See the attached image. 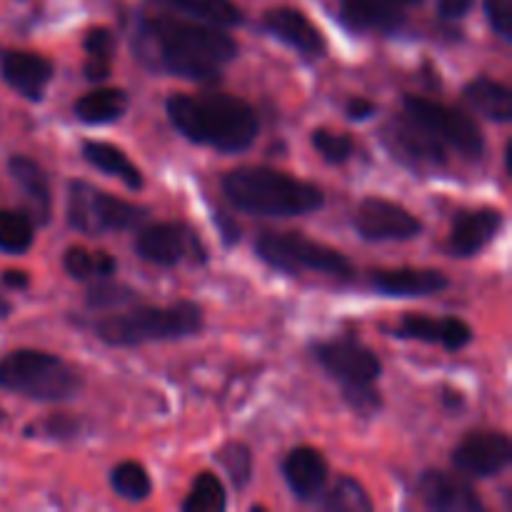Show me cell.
Returning a JSON list of instances; mask_svg holds the SVG:
<instances>
[{
    "label": "cell",
    "instance_id": "6da1fadb",
    "mask_svg": "<svg viewBox=\"0 0 512 512\" xmlns=\"http://www.w3.org/2000/svg\"><path fill=\"white\" fill-rule=\"evenodd\" d=\"M133 50L145 68L195 83H218L223 68L238 55V43L220 25L178 15H140Z\"/></svg>",
    "mask_w": 512,
    "mask_h": 512
},
{
    "label": "cell",
    "instance_id": "7a4b0ae2",
    "mask_svg": "<svg viewBox=\"0 0 512 512\" xmlns=\"http://www.w3.org/2000/svg\"><path fill=\"white\" fill-rule=\"evenodd\" d=\"M168 120L190 143L220 153H240L258 138L260 120L253 105L225 93L173 95L165 105Z\"/></svg>",
    "mask_w": 512,
    "mask_h": 512
},
{
    "label": "cell",
    "instance_id": "3957f363",
    "mask_svg": "<svg viewBox=\"0 0 512 512\" xmlns=\"http://www.w3.org/2000/svg\"><path fill=\"white\" fill-rule=\"evenodd\" d=\"M223 193L243 213L265 218H298L318 213L325 205L318 185L265 165L230 170L223 178Z\"/></svg>",
    "mask_w": 512,
    "mask_h": 512
},
{
    "label": "cell",
    "instance_id": "277c9868",
    "mask_svg": "<svg viewBox=\"0 0 512 512\" xmlns=\"http://www.w3.org/2000/svg\"><path fill=\"white\" fill-rule=\"evenodd\" d=\"M200 328H203V310L190 300L173 305H138L125 313L105 315L93 323V333L113 348L190 338Z\"/></svg>",
    "mask_w": 512,
    "mask_h": 512
},
{
    "label": "cell",
    "instance_id": "5b68a950",
    "mask_svg": "<svg viewBox=\"0 0 512 512\" xmlns=\"http://www.w3.org/2000/svg\"><path fill=\"white\" fill-rule=\"evenodd\" d=\"M83 385L78 370L43 350H13L0 358V388L40 403L73 398Z\"/></svg>",
    "mask_w": 512,
    "mask_h": 512
},
{
    "label": "cell",
    "instance_id": "8992f818",
    "mask_svg": "<svg viewBox=\"0 0 512 512\" xmlns=\"http://www.w3.org/2000/svg\"><path fill=\"white\" fill-rule=\"evenodd\" d=\"M313 355L328 370L330 378L338 380L350 408L358 413H373L380 408L383 400L375 390V383L383 373V365L368 345L353 335H343V338L315 343Z\"/></svg>",
    "mask_w": 512,
    "mask_h": 512
},
{
    "label": "cell",
    "instance_id": "52a82bcc",
    "mask_svg": "<svg viewBox=\"0 0 512 512\" xmlns=\"http://www.w3.org/2000/svg\"><path fill=\"white\" fill-rule=\"evenodd\" d=\"M260 260L280 273L298 275L303 270L310 273L333 275V278H350L353 275V263L345 258L340 250L330 245L318 243V240L305 238L303 233H263L255 240Z\"/></svg>",
    "mask_w": 512,
    "mask_h": 512
},
{
    "label": "cell",
    "instance_id": "ba28073f",
    "mask_svg": "<svg viewBox=\"0 0 512 512\" xmlns=\"http://www.w3.org/2000/svg\"><path fill=\"white\" fill-rule=\"evenodd\" d=\"M148 220V210L140 205L108 195L105 190L85 183V180H70L68 183V223L78 233L103 235L115 230L138 228Z\"/></svg>",
    "mask_w": 512,
    "mask_h": 512
},
{
    "label": "cell",
    "instance_id": "9c48e42d",
    "mask_svg": "<svg viewBox=\"0 0 512 512\" xmlns=\"http://www.w3.org/2000/svg\"><path fill=\"white\" fill-rule=\"evenodd\" d=\"M403 113L418 120L420 125L430 130L438 140H443L445 148L458 150L460 155L470 160H480L485 153V138L480 133L478 123L463 113L460 108L438 103V100L420 98V95H405Z\"/></svg>",
    "mask_w": 512,
    "mask_h": 512
},
{
    "label": "cell",
    "instance_id": "30bf717a",
    "mask_svg": "<svg viewBox=\"0 0 512 512\" xmlns=\"http://www.w3.org/2000/svg\"><path fill=\"white\" fill-rule=\"evenodd\" d=\"M385 148L410 170H433L448 163V148L410 115H398L380 130Z\"/></svg>",
    "mask_w": 512,
    "mask_h": 512
},
{
    "label": "cell",
    "instance_id": "8fae6325",
    "mask_svg": "<svg viewBox=\"0 0 512 512\" xmlns=\"http://www.w3.org/2000/svg\"><path fill=\"white\" fill-rule=\"evenodd\" d=\"M135 253L153 265L173 268L183 260H205L200 235L185 223H150L135 238Z\"/></svg>",
    "mask_w": 512,
    "mask_h": 512
},
{
    "label": "cell",
    "instance_id": "7c38bea8",
    "mask_svg": "<svg viewBox=\"0 0 512 512\" xmlns=\"http://www.w3.org/2000/svg\"><path fill=\"white\" fill-rule=\"evenodd\" d=\"M360 238L385 243V240H410L423 233V223L403 205L388 198H365L353 215Z\"/></svg>",
    "mask_w": 512,
    "mask_h": 512
},
{
    "label": "cell",
    "instance_id": "4fadbf2b",
    "mask_svg": "<svg viewBox=\"0 0 512 512\" xmlns=\"http://www.w3.org/2000/svg\"><path fill=\"white\" fill-rule=\"evenodd\" d=\"M512 460V443L498 430H478L460 440L453 450V465L470 478H493Z\"/></svg>",
    "mask_w": 512,
    "mask_h": 512
},
{
    "label": "cell",
    "instance_id": "5bb4252c",
    "mask_svg": "<svg viewBox=\"0 0 512 512\" xmlns=\"http://www.w3.org/2000/svg\"><path fill=\"white\" fill-rule=\"evenodd\" d=\"M423 0H338L343 25L355 33H393L405 23L410 8Z\"/></svg>",
    "mask_w": 512,
    "mask_h": 512
},
{
    "label": "cell",
    "instance_id": "9a60e30c",
    "mask_svg": "<svg viewBox=\"0 0 512 512\" xmlns=\"http://www.w3.org/2000/svg\"><path fill=\"white\" fill-rule=\"evenodd\" d=\"M418 495L435 512H480L485 508L473 485L455 473L425 470L418 480Z\"/></svg>",
    "mask_w": 512,
    "mask_h": 512
},
{
    "label": "cell",
    "instance_id": "2e32d148",
    "mask_svg": "<svg viewBox=\"0 0 512 512\" xmlns=\"http://www.w3.org/2000/svg\"><path fill=\"white\" fill-rule=\"evenodd\" d=\"M265 33L273 35L288 48L298 50L303 58L318 60L325 55V38L318 30V25L305 13L295 8H273L263 15Z\"/></svg>",
    "mask_w": 512,
    "mask_h": 512
},
{
    "label": "cell",
    "instance_id": "e0dca14e",
    "mask_svg": "<svg viewBox=\"0 0 512 512\" xmlns=\"http://www.w3.org/2000/svg\"><path fill=\"white\" fill-rule=\"evenodd\" d=\"M503 223V213L495 208L463 210L453 220V228H450L448 240H445V250L455 258H473L485 245L493 243Z\"/></svg>",
    "mask_w": 512,
    "mask_h": 512
},
{
    "label": "cell",
    "instance_id": "ac0fdd59",
    "mask_svg": "<svg viewBox=\"0 0 512 512\" xmlns=\"http://www.w3.org/2000/svg\"><path fill=\"white\" fill-rule=\"evenodd\" d=\"M0 75L5 83L23 95L25 100H43L45 90H48L50 80H53L55 68L48 58L38 53H28V50H5L0 55Z\"/></svg>",
    "mask_w": 512,
    "mask_h": 512
},
{
    "label": "cell",
    "instance_id": "d6986e66",
    "mask_svg": "<svg viewBox=\"0 0 512 512\" xmlns=\"http://www.w3.org/2000/svg\"><path fill=\"white\" fill-rule=\"evenodd\" d=\"M395 338L438 343L450 353H458L473 340V330L460 318H428V315H405L393 328Z\"/></svg>",
    "mask_w": 512,
    "mask_h": 512
},
{
    "label": "cell",
    "instance_id": "ffe728a7",
    "mask_svg": "<svg viewBox=\"0 0 512 512\" xmlns=\"http://www.w3.org/2000/svg\"><path fill=\"white\" fill-rule=\"evenodd\" d=\"M370 285L375 293L388 295V298H428V295L443 293L450 280L440 270L393 268L373 273Z\"/></svg>",
    "mask_w": 512,
    "mask_h": 512
},
{
    "label": "cell",
    "instance_id": "44dd1931",
    "mask_svg": "<svg viewBox=\"0 0 512 512\" xmlns=\"http://www.w3.org/2000/svg\"><path fill=\"white\" fill-rule=\"evenodd\" d=\"M285 483L290 493L303 503H313L325 493L328 485V463L315 448H295L290 450L283 463Z\"/></svg>",
    "mask_w": 512,
    "mask_h": 512
},
{
    "label": "cell",
    "instance_id": "7402d4cb",
    "mask_svg": "<svg viewBox=\"0 0 512 512\" xmlns=\"http://www.w3.org/2000/svg\"><path fill=\"white\" fill-rule=\"evenodd\" d=\"M10 175H13L15 183L20 185V190L28 198L30 208H33V218L40 225H45L50 220V208H53V195H50V180L48 173L40 168L35 160L25 158V155H13L8 163Z\"/></svg>",
    "mask_w": 512,
    "mask_h": 512
},
{
    "label": "cell",
    "instance_id": "603a6c76",
    "mask_svg": "<svg viewBox=\"0 0 512 512\" xmlns=\"http://www.w3.org/2000/svg\"><path fill=\"white\" fill-rule=\"evenodd\" d=\"M83 158L88 160L93 168H98L100 173L118 178L125 188L130 190L143 188V173H140L138 165H135L133 160L118 148V145L100 143V140H85Z\"/></svg>",
    "mask_w": 512,
    "mask_h": 512
},
{
    "label": "cell",
    "instance_id": "cb8c5ba5",
    "mask_svg": "<svg viewBox=\"0 0 512 512\" xmlns=\"http://www.w3.org/2000/svg\"><path fill=\"white\" fill-rule=\"evenodd\" d=\"M465 100L473 110H478L480 115H485L488 120L495 123H508L512 118V93L505 83H498L493 78H475L473 83L465 85L463 90Z\"/></svg>",
    "mask_w": 512,
    "mask_h": 512
},
{
    "label": "cell",
    "instance_id": "d4e9b609",
    "mask_svg": "<svg viewBox=\"0 0 512 512\" xmlns=\"http://www.w3.org/2000/svg\"><path fill=\"white\" fill-rule=\"evenodd\" d=\"M128 110V93L120 88H98L80 95L73 105L75 118L88 125H108L120 120Z\"/></svg>",
    "mask_w": 512,
    "mask_h": 512
},
{
    "label": "cell",
    "instance_id": "484cf974",
    "mask_svg": "<svg viewBox=\"0 0 512 512\" xmlns=\"http://www.w3.org/2000/svg\"><path fill=\"white\" fill-rule=\"evenodd\" d=\"M163 3L180 10L188 18L220 25V28H235V25L243 23V13L233 0H163Z\"/></svg>",
    "mask_w": 512,
    "mask_h": 512
},
{
    "label": "cell",
    "instance_id": "4316f807",
    "mask_svg": "<svg viewBox=\"0 0 512 512\" xmlns=\"http://www.w3.org/2000/svg\"><path fill=\"white\" fill-rule=\"evenodd\" d=\"M85 78L100 83L110 75V65L115 58V35L108 28H90L85 35Z\"/></svg>",
    "mask_w": 512,
    "mask_h": 512
},
{
    "label": "cell",
    "instance_id": "83f0119b",
    "mask_svg": "<svg viewBox=\"0 0 512 512\" xmlns=\"http://www.w3.org/2000/svg\"><path fill=\"white\" fill-rule=\"evenodd\" d=\"M63 268L75 280H100L113 278L118 270V260L108 253H90L85 248H68L63 255Z\"/></svg>",
    "mask_w": 512,
    "mask_h": 512
},
{
    "label": "cell",
    "instance_id": "f1b7e54d",
    "mask_svg": "<svg viewBox=\"0 0 512 512\" xmlns=\"http://www.w3.org/2000/svg\"><path fill=\"white\" fill-rule=\"evenodd\" d=\"M35 240V225L28 215L0 210V250L8 255L28 253Z\"/></svg>",
    "mask_w": 512,
    "mask_h": 512
},
{
    "label": "cell",
    "instance_id": "f546056e",
    "mask_svg": "<svg viewBox=\"0 0 512 512\" xmlns=\"http://www.w3.org/2000/svg\"><path fill=\"white\" fill-rule=\"evenodd\" d=\"M110 485H113L115 495L133 500V503H140V500L150 498V493H153V480H150L148 470L140 463H133V460L115 465L113 473H110Z\"/></svg>",
    "mask_w": 512,
    "mask_h": 512
},
{
    "label": "cell",
    "instance_id": "4dcf8cb0",
    "mask_svg": "<svg viewBox=\"0 0 512 512\" xmlns=\"http://www.w3.org/2000/svg\"><path fill=\"white\" fill-rule=\"evenodd\" d=\"M228 505L225 488L215 473H200L193 480L188 498L183 500L185 512H223Z\"/></svg>",
    "mask_w": 512,
    "mask_h": 512
},
{
    "label": "cell",
    "instance_id": "1f68e13d",
    "mask_svg": "<svg viewBox=\"0 0 512 512\" xmlns=\"http://www.w3.org/2000/svg\"><path fill=\"white\" fill-rule=\"evenodd\" d=\"M323 498L325 510L335 512H370L373 510V500L365 493L363 485L353 478H340L338 483L333 485L330 493L320 495Z\"/></svg>",
    "mask_w": 512,
    "mask_h": 512
},
{
    "label": "cell",
    "instance_id": "d6a6232c",
    "mask_svg": "<svg viewBox=\"0 0 512 512\" xmlns=\"http://www.w3.org/2000/svg\"><path fill=\"white\" fill-rule=\"evenodd\" d=\"M135 298H138V293L128 285L113 283L110 278H100L98 283L90 285L88 295H85V305L90 310H118L135 303Z\"/></svg>",
    "mask_w": 512,
    "mask_h": 512
},
{
    "label": "cell",
    "instance_id": "836d02e7",
    "mask_svg": "<svg viewBox=\"0 0 512 512\" xmlns=\"http://www.w3.org/2000/svg\"><path fill=\"white\" fill-rule=\"evenodd\" d=\"M218 463L220 468L228 473L230 483L238 490H243L245 485L253 478V453H250L248 445L243 443H228L218 450Z\"/></svg>",
    "mask_w": 512,
    "mask_h": 512
},
{
    "label": "cell",
    "instance_id": "e575fe53",
    "mask_svg": "<svg viewBox=\"0 0 512 512\" xmlns=\"http://www.w3.org/2000/svg\"><path fill=\"white\" fill-rule=\"evenodd\" d=\"M310 143H313V148L333 165L348 163V160L353 158L355 143L353 138L345 133H333V130L318 128L313 135H310Z\"/></svg>",
    "mask_w": 512,
    "mask_h": 512
},
{
    "label": "cell",
    "instance_id": "d590c367",
    "mask_svg": "<svg viewBox=\"0 0 512 512\" xmlns=\"http://www.w3.org/2000/svg\"><path fill=\"white\" fill-rule=\"evenodd\" d=\"M80 433V420L70 418V415H50V418L40 420V423L28 425L25 435L28 438H43V440H73Z\"/></svg>",
    "mask_w": 512,
    "mask_h": 512
},
{
    "label": "cell",
    "instance_id": "8d00e7d4",
    "mask_svg": "<svg viewBox=\"0 0 512 512\" xmlns=\"http://www.w3.org/2000/svg\"><path fill=\"white\" fill-rule=\"evenodd\" d=\"M485 18L495 35L503 40L512 38V0H485Z\"/></svg>",
    "mask_w": 512,
    "mask_h": 512
},
{
    "label": "cell",
    "instance_id": "74e56055",
    "mask_svg": "<svg viewBox=\"0 0 512 512\" xmlns=\"http://www.w3.org/2000/svg\"><path fill=\"white\" fill-rule=\"evenodd\" d=\"M375 110H378V105L373 103V100L368 98H353L348 103V108H345V113H348L350 120H355V123H363V120L373 118Z\"/></svg>",
    "mask_w": 512,
    "mask_h": 512
},
{
    "label": "cell",
    "instance_id": "f35d334b",
    "mask_svg": "<svg viewBox=\"0 0 512 512\" xmlns=\"http://www.w3.org/2000/svg\"><path fill=\"white\" fill-rule=\"evenodd\" d=\"M475 0H440L438 8H440V15L448 20H458V18H465L468 15V10L473 8Z\"/></svg>",
    "mask_w": 512,
    "mask_h": 512
},
{
    "label": "cell",
    "instance_id": "ab89813d",
    "mask_svg": "<svg viewBox=\"0 0 512 512\" xmlns=\"http://www.w3.org/2000/svg\"><path fill=\"white\" fill-rule=\"evenodd\" d=\"M3 285L13 290H25L30 285V275L23 270H5L3 273Z\"/></svg>",
    "mask_w": 512,
    "mask_h": 512
},
{
    "label": "cell",
    "instance_id": "60d3db41",
    "mask_svg": "<svg viewBox=\"0 0 512 512\" xmlns=\"http://www.w3.org/2000/svg\"><path fill=\"white\" fill-rule=\"evenodd\" d=\"M10 313H13V305H10L8 300H5L3 295H0V320H5V318H8Z\"/></svg>",
    "mask_w": 512,
    "mask_h": 512
},
{
    "label": "cell",
    "instance_id": "b9f144b4",
    "mask_svg": "<svg viewBox=\"0 0 512 512\" xmlns=\"http://www.w3.org/2000/svg\"><path fill=\"white\" fill-rule=\"evenodd\" d=\"M0 420H3V408H0Z\"/></svg>",
    "mask_w": 512,
    "mask_h": 512
}]
</instances>
